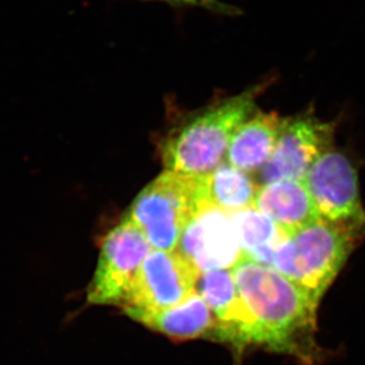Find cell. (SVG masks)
<instances>
[{
  "mask_svg": "<svg viewBox=\"0 0 365 365\" xmlns=\"http://www.w3.org/2000/svg\"><path fill=\"white\" fill-rule=\"evenodd\" d=\"M254 319L253 345L316 364L324 352L317 341L319 302L271 266L243 259L232 269Z\"/></svg>",
  "mask_w": 365,
  "mask_h": 365,
  "instance_id": "1",
  "label": "cell"
},
{
  "mask_svg": "<svg viewBox=\"0 0 365 365\" xmlns=\"http://www.w3.org/2000/svg\"><path fill=\"white\" fill-rule=\"evenodd\" d=\"M266 85L222 98L186 120L162 144L166 170L205 176L225 159L236 130L257 110V98Z\"/></svg>",
  "mask_w": 365,
  "mask_h": 365,
  "instance_id": "2",
  "label": "cell"
},
{
  "mask_svg": "<svg viewBox=\"0 0 365 365\" xmlns=\"http://www.w3.org/2000/svg\"><path fill=\"white\" fill-rule=\"evenodd\" d=\"M364 232L365 223L319 218L288 235L271 267L320 302Z\"/></svg>",
  "mask_w": 365,
  "mask_h": 365,
  "instance_id": "3",
  "label": "cell"
},
{
  "mask_svg": "<svg viewBox=\"0 0 365 365\" xmlns=\"http://www.w3.org/2000/svg\"><path fill=\"white\" fill-rule=\"evenodd\" d=\"M207 175L165 170L138 195L127 212L153 250H176L193 215L207 203Z\"/></svg>",
  "mask_w": 365,
  "mask_h": 365,
  "instance_id": "4",
  "label": "cell"
},
{
  "mask_svg": "<svg viewBox=\"0 0 365 365\" xmlns=\"http://www.w3.org/2000/svg\"><path fill=\"white\" fill-rule=\"evenodd\" d=\"M200 273L180 250H152L121 309L135 319L178 305L197 291Z\"/></svg>",
  "mask_w": 365,
  "mask_h": 365,
  "instance_id": "5",
  "label": "cell"
},
{
  "mask_svg": "<svg viewBox=\"0 0 365 365\" xmlns=\"http://www.w3.org/2000/svg\"><path fill=\"white\" fill-rule=\"evenodd\" d=\"M152 250L140 229L123 218L102 240L98 266L87 289V302L91 305L121 307Z\"/></svg>",
  "mask_w": 365,
  "mask_h": 365,
  "instance_id": "6",
  "label": "cell"
},
{
  "mask_svg": "<svg viewBox=\"0 0 365 365\" xmlns=\"http://www.w3.org/2000/svg\"><path fill=\"white\" fill-rule=\"evenodd\" d=\"M334 123L309 114L282 118L277 144L260 170L262 184L304 180L317 159L334 148Z\"/></svg>",
  "mask_w": 365,
  "mask_h": 365,
  "instance_id": "7",
  "label": "cell"
},
{
  "mask_svg": "<svg viewBox=\"0 0 365 365\" xmlns=\"http://www.w3.org/2000/svg\"><path fill=\"white\" fill-rule=\"evenodd\" d=\"M320 218L365 223L359 176L351 160L337 150L317 159L304 178Z\"/></svg>",
  "mask_w": 365,
  "mask_h": 365,
  "instance_id": "8",
  "label": "cell"
},
{
  "mask_svg": "<svg viewBox=\"0 0 365 365\" xmlns=\"http://www.w3.org/2000/svg\"><path fill=\"white\" fill-rule=\"evenodd\" d=\"M177 250L200 274L232 269L245 259L229 212L209 202L190 220Z\"/></svg>",
  "mask_w": 365,
  "mask_h": 365,
  "instance_id": "9",
  "label": "cell"
},
{
  "mask_svg": "<svg viewBox=\"0 0 365 365\" xmlns=\"http://www.w3.org/2000/svg\"><path fill=\"white\" fill-rule=\"evenodd\" d=\"M197 292L216 320L212 341L230 344L239 351L253 345V316L240 294L232 269L200 274Z\"/></svg>",
  "mask_w": 365,
  "mask_h": 365,
  "instance_id": "10",
  "label": "cell"
},
{
  "mask_svg": "<svg viewBox=\"0 0 365 365\" xmlns=\"http://www.w3.org/2000/svg\"><path fill=\"white\" fill-rule=\"evenodd\" d=\"M254 207L288 234L320 218L304 180H277L262 184Z\"/></svg>",
  "mask_w": 365,
  "mask_h": 365,
  "instance_id": "11",
  "label": "cell"
},
{
  "mask_svg": "<svg viewBox=\"0 0 365 365\" xmlns=\"http://www.w3.org/2000/svg\"><path fill=\"white\" fill-rule=\"evenodd\" d=\"M281 123L275 113L257 109L232 135L225 160L245 173L262 169L273 153Z\"/></svg>",
  "mask_w": 365,
  "mask_h": 365,
  "instance_id": "12",
  "label": "cell"
},
{
  "mask_svg": "<svg viewBox=\"0 0 365 365\" xmlns=\"http://www.w3.org/2000/svg\"><path fill=\"white\" fill-rule=\"evenodd\" d=\"M134 320L155 332L180 341L202 337L211 339L216 325L210 307L197 291L178 305L141 314Z\"/></svg>",
  "mask_w": 365,
  "mask_h": 365,
  "instance_id": "13",
  "label": "cell"
},
{
  "mask_svg": "<svg viewBox=\"0 0 365 365\" xmlns=\"http://www.w3.org/2000/svg\"><path fill=\"white\" fill-rule=\"evenodd\" d=\"M229 216L243 257L257 264L272 266L274 255L289 234L255 207L230 212Z\"/></svg>",
  "mask_w": 365,
  "mask_h": 365,
  "instance_id": "14",
  "label": "cell"
},
{
  "mask_svg": "<svg viewBox=\"0 0 365 365\" xmlns=\"http://www.w3.org/2000/svg\"><path fill=\"white\" fill-rule=\"evenodd\" d=\"M260 186L250 173L237 169L227 160L207 175V202L227 212L254 207Z\"/></svg>",
  "mask_w": 365,
  "mask_h": 365,
  "instance_id": "15",
  "label": "cell"
},
{
  "mask_svg": "<svg viewBox=\"0 0 365 365\" xmlns=\"http://www.w3.org/2000/svg\"><path fill=\"white\" fill-rule=\"evenodd\" d=\"M148 1H159V3L169 4L171 6L200 7L222 16H234L240 14L237 7L223 3L221 0H148Z\"/></svg>",
  "mask_w": 365,
  "mask_h": 365,
  "instance_id": "16",
  "label": "cell"
}]
</instances>
